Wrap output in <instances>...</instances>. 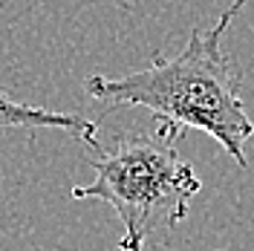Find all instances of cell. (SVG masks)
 I'll return each instance as SVG.
<instances>
[{
	"instance_id": "cell-1",
	"label": "cell",
	"mask_w": 254,
	"mask_h": 251,
	"mask_svg": "<svg viewBox=\"0 0 254 251\" xmlns=\"http://www.w3.org/2000/svg\"><path fill=\"white\" fill-rule=\"evenodd\" d=\"M249 0H234L211 29H193L185 49L165 58L162 52L144 69L107 78L90 75L84 93L107 107H144L182 130H202L240 168H249L246 141L254 136V122L240 95V69L222 49V38Z\"/></svg>"
},
{
	"instance_id": "cell-2",
	"label": "cell",
	"mask_w": 254,
	"mask_h": 251,
	"mask_svg": "<svg viewBox=\"0 0 254 251\" xmlns=\"http://www.w3.org/2000/svg\"><path fill=\"white\" fill-rule=\"evenodd\" d=\"M182 127L156 122L153 130L125 133L93 153V182L75 185L72 199H101L122 220V251H144L156 234L174 231L188 217L202 179L182 159Z\"/></svg>"
},
{
	"instance_id": "cell-3",
	"label": "cell",
	"mask_w": 254,
	"mask_h": 251,
	"mask_svg": "<svg viewBox=\"0 0 254 251\" xmlns=\"http://www.w3.org/2000/svg\"><path fill=\"white\" fill-rule=\"evenodd\" d=\"M0 127H29V130H64L69 136L81 139L90 150L101 147L98 144V125L75 116V113H61L49 107H35L26 101H17L15 95L0 90Z\"/></svg>"
}]
</instances>
